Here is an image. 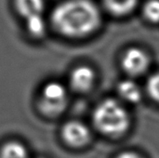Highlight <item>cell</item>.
I'll use <instances>...</instances> for the list:
<instances>
[{"mask_svg":"<svg viewBox=\"0 0 159 158\" xmlns=\"http://www.w3.org/2000/svg\"><path fill=\"white\" fill-rule=\"evenodd\" d=\"M63 141L72 147H83L91 139L89 128L79 121L67 122L61 129Z\"/></svg>","mask_w":159,"mask_h":158,"instance_id":"cell-5","label":"cell"},{"mask_svg":"<svg viewBox=\"0 0 159 158\" xmlns=\"http://www.w3.org/2000/svg\"><path fill=\"white\" fill-rule=\"evenodd\" d=\"M25 27L31 36L35 38L42 37L47 31V22L44 15H37L26 19Z\"/></svg>","mask_w":159,"mask_h":158,"instance_id":"cell-11","label":"cell"},{"mask_svg":"<svg viewBox=\"0 0 159 158\" xmlns=\"http://www.w3.org/2000/svg\"><path fill=\"white\" fill-rule=\"evenodd\" d=\"M95 72L89 66H78L70 74V85L77 92H87L94 85Z\"/></svg>","mask_w":159,"mask_h":158,"instance_id":"cell-6","label":"cell"},{"mask_svg":"<svg viewBox=\"0 0 159 158\" xmlns=\"http://www.w3.org/2000/svg\"><path fill=\"white\" fill-rule=\"evenodd\" d=\"M138 2L139 0H103V5L110 14L124 17L135 9Z\"/></svg>","mask_w":159,"mask_h":158,"instance_id":"cell-8","label":"cell"},{"mask_svg":"<svg viewBox=\"0 0 159 158\" xmlns=\"http://www.w3.org/2000/svg\"><path fill=\"white\" fill-rule=\"evenodd\" d=\"M121 64L128 74L138 76L148 70L150 59L147 53L143 49L139 47H131L123 55Z\"/></svg>","mask_w":159,"mask_h":158,"instance_id":"cell-4","label":"cell"},{"mask_svg":"<svg viewBox=\"0 0 159 158\" xmlns=\"http://www.w3.org/2000/svg\"><path fill=\"white\" fill-rule=\"evenodd\" d=\"M0 158H31L27 148L20 142H7L0 149Z\"/></svg>","mask_w":159,"mask_h":158,"instance_id":"cell-10","label":"cell"},{"mask_svg":"<svg viewBox=\"0 0 159 158\" xmlns=\"http://www.w3.org/2000/svg\"><path fill=\"white\" fill-rule=\"evenodd\" d=\"M147 91L149 96L159 103V73L153 74L147 82Z\"/></svg>","mask_w":159,"mask_h":158,"instance_id":"cell-13","label":"cell"},{"mask_svg":"<svg viewBox=\"0 0 159 158\" xmlns=\"http://www.w3.org/2000/svg\"><path fill=\"white\" fill-rule=\"evenodd\" d=\"M50 22L60 34L69 38H81L98 30L102 14L91 0H65L54 7Z\"/></svg>","mask_w":159,"mask_h":158,"instance_id":"cell-1","label":"cell"},{"mask_svg":"<svg viewBox=\"0 0 159 158\" xmlns=\"http://www.w3.org/2000/svg\"><path fill=\"white\" fill-rule=\"evenodd\" d=\"M93 123L102 134L119 137L129 128V115L125 107L117 101L107 99L99 103L93 113Z\"/></svg>","mask_w":159,"mask_h":158,"instance_id":"cell-2","label":"cell"},{"mask_svg":"<svg viewBox=\"0 0 159 158\" xmlns=\"http://www.w3.org/2000/svg\"><path fill=\"white\" fill-rule=\"evenodd\" d=\"M39 158H43V157H39Z\"/></svg>","mask_w":159,"mask_h":158,"instance_id":"cell-15","label":"cell"},{"mask_svg":"<svg viewBox=\"0 0 159 158\" xmlns=\"http://www.w3.org/2000/svg\"><path fill=\"white\" fill-rule=\"evenodd\" d=\"M117 91L119 96L126 102L137 103L142 100V90L140 87L131 80H124L118 84Z\"/></svg>","mask_w":159,"mask_h":158,"instance_id":"cell-9","label":"cell"},{"mask_svg":"<svg viewBox=\"0 0 159 158\" xmlns=\"http://www.w3.org/2000/svg\"><path fill=\"white\" fill-rule=\"evenodd\" d=\"M145 19L152 23L159 22V0H148L143 7Z\"/></svg>","mask_w":159,"mask_h":158,"instance_id":"cell-12","label":"cell"},{"mask_svg":"<svg viewBox=\"0 0 159 158\" xmlns=\"http://www.w3.org/2000/svg\"><path fill=\"white\" fill-rule=\"evenodd\" d=\"M13 3L16 12L24 20L37 15H44L45 0H14Z\"/></svg>","mask_w":159,"mask_h":158,"instance_id":"cell-7","label":"cell"},{"mask_svg":"<svg viewBox=\"0 0 159 158\" xmlns=\"http://www.w3.org/2000/svg\"><path fill=\"white\" fill-rule=\"evenodd\" d=\"M116 158H143L141 156H139L136 153L133 152H124L122 154H120L119 156H117Z\"/></svg>","mask_w":159,"mask_h":158,"instance_id":"cell-14","label":"cell"},{"mask_svg":"<svg viewBox=\"0 0 159 158\" xmlns=\"http://www.w3.org/2000/svg\"><path fill=\"white\" fill-rule=\"evenodd\" d=\"M38 108L40 112L49 117L61 115L68 104V93L65 87L57 81L47 83L39 95Z\"/></svg>","mask_w":159,"mask_h":158,"instance_id":"cell-3","label":"cell"}]
</instances>
